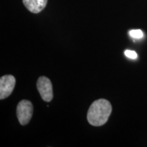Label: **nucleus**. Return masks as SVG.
Segmentation results:
<instances>
[{"mask_svg":"<svg viewBox=\"0 0 147 147\" xmlns=\"http://www.w3.org/2000/svg\"><path fill=\"white\" fill-rule=\"evenodd\" d=\"M111 113V104L108 100L100 99L92 103L89 107L87 120L91 125L102 126L107 122Z\"/></svg>","mask_w":147,"mask_h":147,"instance_id":"1","label":"nucleus"},{"mask_svg":"<svg viewBox=\"0 0 147 147\" xmlns=\"http://www.w3.org/2000/svg\"><path fill=\"white\" fill-rule=\"evenodd\" d=\"M34 112L33 104L30 101L23 100L18 103L16 108L18 120L22 125H25L30 121Z\"/></svg>","mask_w":147,"mask_h":147,"instance_id":"2","label":"nucleus"},{"mask_svg":"<svg viewBox=\"0 0 147 147\" xmlns=\"http://www.w3.org/2000/svg\"><path fill=\"white\" fill-rule=\"evenodd\" d=\"M37 89L44 101L49 102L53 100V86L50 79L45 76L40 77L37 81Z\"/></svg>","mask_w":147,"mask_h":147,"instance_id":"3","label":"nucleus"},{"mask_svg":"<svg viewBox=\"0 0 147 147\" xmlns=\"http://www.w3.org/2000/svg\"><path fill=\"white\" fill-rule=\"evenodd\" d=\"M16 79L12 75H5L0 78V99L8 97L15 87Z\"/></svg>","mask_w":147,"mask_h":147,"instance_id":"4","label":"nucleus"},{"mask_svg":"<svg viewBox=\"0 0 147 147\" xmlns=\"http://www.w3.org/2000/svg\"><path fill=\"white\" fill-rule=\"evenodd\" d=\"M48 0H23V4L32 13H39L45 8Z\"/></svg>","mask_w":147,"mask_h":147,"instance_id":"5","label":"nucleus"},{"mask_svg":"<svg viewBox=\"0 0 147 147\" xmlns=\"http://www.w3.org/2000/svg\"><path fill=\"white\" fill-rule=\"evenodd\" d=\"M129 34L130 36L134 38H136V39L142 38L144 36L142 31L140 30V29H132V30L129 31Z\"/></svg>","mask_w":147,"mask_h":147,"instance_id":"6","label":"nucleus"},{"mask_svg":"<svg viewBox=\"0 0 147 147\" xmlns=\"http://www.w3.org/2000/svg\"><path fill=\"white\" fill-rule=\"evenodd\" d=\"M125 55L126 57H127L130 58V59H136L137 57H138V55L137 53L135 52V51H130V50H126L125 51Z\"/></svg>","mask_w":147,"mask_h":147,"instance_id":"7","label":"nucleus"}]
</instances>
